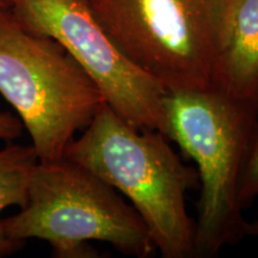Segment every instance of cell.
Segmentation results:
<instances>
[{"label": "cell", "mask_w": 258, "mask_h": 258, "mask_svg": "<svg viewBox=\"0 0 258 258\" xmlns=\"http://www.w3.org/2000/svg\"><path fill=\"white\" fill-rule=\"evenodd\" d=\"M11 11L27 30L59 42L124 121L167 137V91L121 53L86 0H12Z\"/></svg>", "instance_id": "6"}, {"label": "cell", "mask_w": 258, "mask_h": 258, "mask_svg": "<svg viewBox=\"0 0 258 258\" xmlns=\"http://www.w3.org/2000/svg\"><path fill=\"white\" fill-rule=\"evenodd\" d=\"M12 8V0H0V11L10 10Z\"/></svg>", "instance_id": "12"}, {"label": "cell", "mask_w": 258, "mask_h": 258, "mask_svg": "<svg viewBox=\"0 0 258 258\" xmlns=\"http://www.w3.org/2000/svg\"><path fill=\"white\" fill-rule=\"evenodd\" d=\"M213 89L258 110V0H230Z\"/></svg>", "instance_id": "7"}, {"label": "cell", "mask_w": 258, "mask_h": 258, "mask_svg": "<svg viewBox=\"0 0 258 258\" xmlns=\"http://www.w3.org/2000/svg\"><path fill=\"white\" fill-rule=\"evenodd\" d=\"M64 157L129 200L161 257H195L186 195L198 184V172L183 164L165 134L134 127L105 103Z\"/></svg>", "instance_id": "1"}, {"label": "cell", "mask_w": 258, "mask_h": 258, "mask_svg": "<svg viewBox=\"0 0 258 258\" xmlns=\"http://www.w3.org/2000/svg\"><path fill=\"white\" fill-rule=\"evenodd\" d=\"M21 118L16 117L9 111H0V139L6 141H12L22 135Z\"/></svg>", "instance_id": "10"}, {"label": "cell", "mask_w": 258, "mask_h": 258, "mask_svg": "<svg viewBox=\"0 0 258 258\" xmlns=\"http://www.w3.org/2000/svg\"><path fill=\"white\" fill-rule=\"evenodd\" d=\"M115 46L167 92L213 89L230 0H86Z\"/></svg>", "instance_id": "4"}, {"label": "cell", "mask_w": 258, "mask_h": 258, "mask_svg": "<svg viewBox=\"0 0 258 258\" xmlns=\"http://www.w3.org/2000/svg\"><path fill=\"white\" fill-rule=\"evenodd\" d=\"M37 163L38 156L32 145L23 146L9 141L0 150V214L10 206L24 207L28 198L29 180ZM24 244L6 237L0 219V257L17 252Z\"/></svg>", "instance_id": "8"}, {"label": "cell", "mask_w": 258, "mask_h": 258, "mask_svg": "<svg viewBox=\"0 0 258 258\" xmlns=\"http://www.w3.org/2000/svg\"><path fill=\"white\" fill-rule=\"evenodd\" d=\"M0 93L18 112L40 161L64 157L105 98L91 77L53 38L0 11Z\"/></svg>", "instance_id": "5"}, {"label": "cell", "mask_w": 258, "mask_h": 258, "mask_svg": "<svg viewBox=\"0 0 258 258\" xmlns=\"http://www.w3.org/2000/svg\"><path fill=\"white\" fill-rule=\"evenodd\" d=\"M2 225L15 241H48L56 258L97 257L89 244L92 240L137 258L157 251L133 206L101 177L66 157L38 160L29 180L27 203L17 214L2 219Z\"/></svg>", "instance_id": "2"}, {"label": "cell", "mask_w": 258, "mask_h": 258, "mask_svg": "<svg viewBox=\"0 0 258 258\" xmlns=\"http://www.w3.org/2000/svg\"><path fill=\"white\" fill-rule=\"evenodd\" d=\"M244 235H250V237H258V220L256 221H246L244 226Z\"/></svg>", "instance_id": "11"}, {"label": "cell", "mask_w": 258, "mask_h": 258, "mask_svg": "<svg viewBox=\"0 0 258 258\" xmlns=\"http://www.w3.org/2000/svg\"><path fill=\"white\" fill-rule=\"evenodd\" d=\"M167 138L198 166L195 257H214L244 235L239 183L258 110L217 89L166 92Z\"/></svg>", "instance_id": "3"}, {"label": "cell", "mask_w": 258, "mask_h": 258, "mask_svg": "<svg viewBox=\"0 0 258 258\" xmlns=\"http://www.w3.org/2000/svg\"><path fill=\"white\" fill-rule=\"evenodd\" d=\"M258 196V122L251 135L239 183V202L245 209Z\"/></svg>", "instance_id": "9"}]
</instances>
